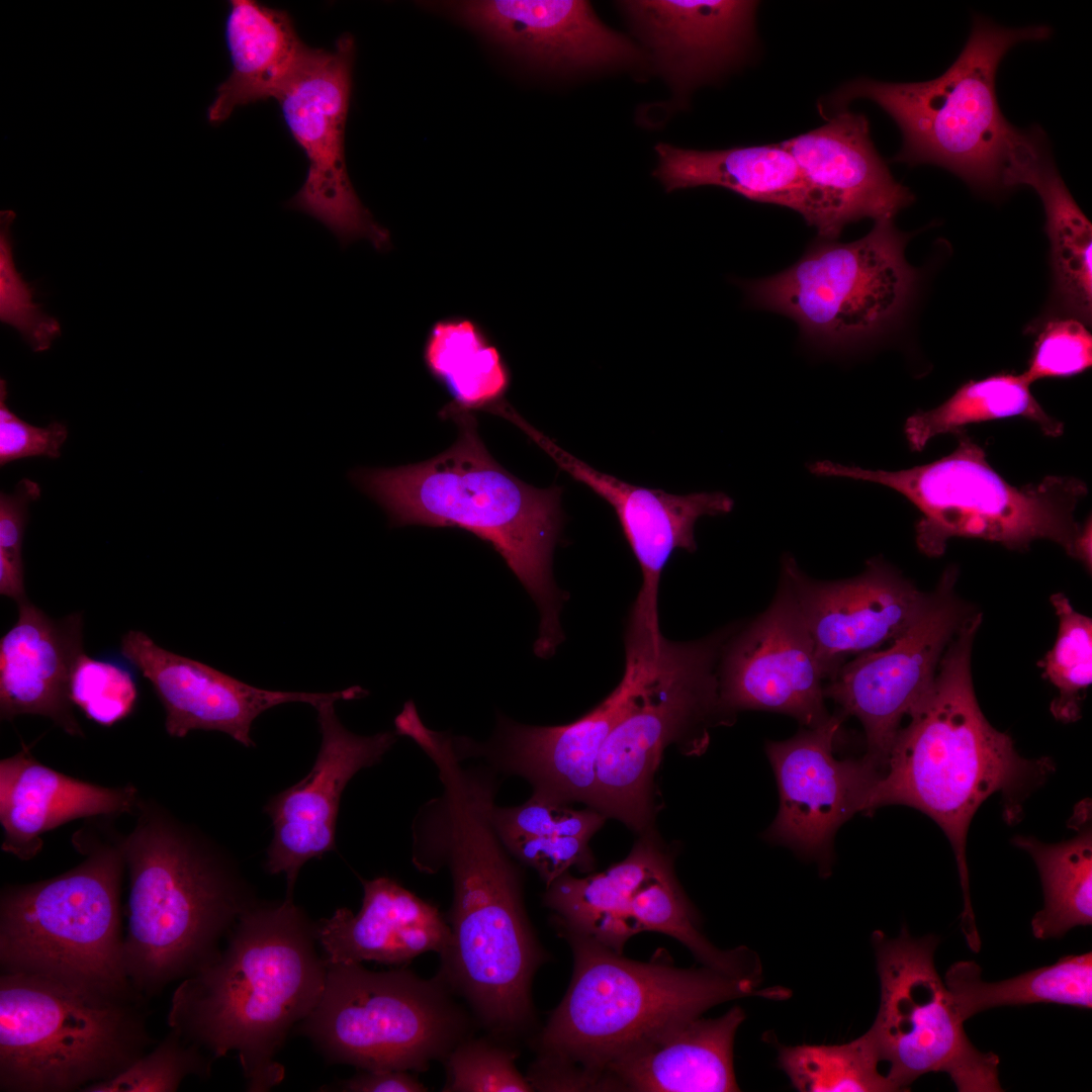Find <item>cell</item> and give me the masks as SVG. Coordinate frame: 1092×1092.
Wrapping results in <instances>:
<instances>
[{
	"instance_id": "obj_12",
	"label": "cell",
	"mask_w": 1092,
	"mask_h": 1092,
	"mask_svg": "<svg viewBox=\"0 0 1092 1092\" xmlns=\"http://www.w3.org/2000/svg\"><path fill=\"white\" fill-rule=\"evenodd\" d=\"M327 966L321 998L298 1030L330 1063L426 1072L471 1035V1017L438 976Z\"/></svg>"
},
{
	"instance_id": "obj_16",
	"label": "cell",
	"mask_w": 1092,
	"mask_h": 1092,
	"mask_svg": "<svg viewBox=\"0 0 1092 1092\" xmlns=\"http://www.w3.org/2000/svg\"><path fill=\"white\" fill-rule=\"evenodd\" d=\"M354 56L355 43L349 34L342 35L331 51L311 49L275 98L308 162L301 187L285 206L321 222L342 248L365 240L385 252L391 247L389 233L362 203L346 164Z\"/></svg>"
},
{
	"instance_id": "obj_19",
	"label": "cell",
	"mask_w": 1092,
	"mask_h": 1092,
	"mask_svg": "<svg viewBox=\"0 0 1092 1092\" xmlns=\"http://www.w3.org/2000/svg\"><path fill=\"white\" fill-rule=\"evenodd\" d=\"M844 719L839 713L830 715L818 726L765 745L780 803L764 837L816 860L825 874L832 862L836 831L864 811L870 792L883 775L864 756H835Z\"/></svg>"
},
{
	"instance_id": "obj_1",
	"label": "cell",
	"mask_w": 1092,
	"mask_h": 1092,
	"mask_svg": "<svg viewBox=\"0 0 1092 1092\" xmlns=\"http://www.w3.org/2000/svg\"><path fill=\"white\" fill-rule=\"evenodd\" d=\"M496 791L480 778L447 779L417 826L415 854L422 871L444 864L452 878L437 976L504 1040L530 1026L532 979L546 957L525 911L521 871L491 821Z\"/></svg>"
},
{
	"instance_id": "obj_49",
	"label": "cell",
	"mask_w": 1092,
	"mask_h": 1092,
	"mask_svg": "<svg viewBox=\"0 0 1092 1092\" xmlns=\"http://www.w3.org/2000/svg\"><path fill=\"white\" fill-rule=\"evenodd\" d=\"M7 385L0 380V464L23 458L46 456L57 459L68 438L67 427L57 421L35 427L19 419L6 403Z\"/></svg>"
},
{
	"instance_id": "obj_37",
	"label": "cell",
	"mask_w": 1092,
	"mask_h": 1092,
	"mask_svg": "<svg viewBox=\"0 0 1092 1092\" xmlns=\"http://www.w3.org/2000/svg\"><path fill=\"white\" fill-rule=\"evenodd\" d=\"M1021 374L1002 373L962 385L947 400L927 412H917L905 423L910 448L921 451L934 437L959 433L970 424L1021 417L1035 423L1050 437L1064 425L1048 415L1032 395Z\"/></svg>"
},
{
	"instance_id": "obj_47",
	"label": "cell",
	"mask_w": 1092,
	"mask_h": 1092,
	"mask_svg": "<svg viewBox=\"0 0 1092 1092\" xmlns=\"http://www.w3.org/2000/svg\"><path fill=\"white\" fill-rule=\"evenodd\" d=\"M39 497L38 483L28 478L21 479L14 492L0 494V594L17 604L27 600L21 550L28 506Z\"/></svg>"
},
{
	"instance_id": "obj_30",
	"label": "cell",
	"mask_w": 1092,
	"mask_h": 1092,
	"mask_svg": "<svg viewBox=\"0 0 1092 1092\" xmlns=\"http://www.w3.org/2000/svg\"><path fill=\"white\" fill-rule=\"evenodd\" d=\"M140 797L132 784L105 787L58 771L22 743L0 761L1 849L30 860L41 851L46 832L76 819L132 814Z\"/></svg>"
},
{
	"instance_id": "obj_17",
	"label": "cell",
	"mask_w": 1092,
	"mask_h": 1092,
	"mask_svg": "<svg viewBox=\"0 0 1092 1092\" xmlns=\"http://www.w3.org/2000/svg\"><path fill=\"white\" fill-rule=\"evenodd\" d=\"M946 570L912 625L885 648L845 661L824 685V696L844 718L855 717L866 735L863 755L882 774L901 722L931 687L949 642L973 612Z\"/></svg>"
},
{
	"instance_id": "obj_34",
	"label": "cell",
	"mask_w": 1092,
	"mask_h": 1092,
	"mask_svg": "<svg viewBox=\"0 0 1092 1092\" xmlns=\"http://www.w3.org/2000/svg\"><path fill=\"white\" fill-rule=\"evenodd\" d=\"M654 175L666 191L702 185L727 188L750 200L811 213L809 189L792 155L780 144L698 151L659 144Z\"/></svg>"
},
{
	"instance_id": "obj_29",
	"label": "cell",
	"mask_w": 1092,
	"mask_h": 1092,
	"mask_svg": "<svg viewBox=\"0 0 1092 1092\" xmlns=\"http://www.w3.org/2000/svg\"><path fill=\"white\" fill-rule=\"evenodd\" d=\"M0 640V717H48L67 734L84 737L70 699V678L82 644V616L53 620L28 600Z\"/></svg>"
},
{
	"instance_id": "obj_43",
	"label": "cell",
	"mask_w": 1092,
	"mask_h": 1092,
	"mask_svg": "<svg viewBox=\"0 0 1092 1092\" xmlns=\"http://www.w3.org/2000/svg\"><path fill=\"white\" fill-rule=\"evenodd\" d=\"M70 699L85 716L102 726L126 718L138 698L132 673L122 664L82 652L72 670Z\"/></svg>"
},
{
	"instance_id": "obj_36",
	"label": "cell",
	"mask_w": 1092,
	"mask_h": 1092,
	"mask_svg": "<svg viewBox=\"0 0 1092 1092\" xmlns=\"http://www.w3.org/2000/svg\"><path fill=\"white\" fill-rule=\"evenodd\" d=\"M944 983L964 1022L999 1006L1058 1003L1091 1009L1092 952L1066 956L1054 965L999 982L983 981L978 964L960 961L948 968Z\"/></svg>"
},
{
	"instance_id": "obj_48",
	"label": "cell",
	"mask_w": 1092,
	"mask_h": 1092,
	"mask_svg": "<svg viewBox=\"0 0 1092 1092\" xmlns=\"http://www.w3.org/2000/svg\"><path fill=\"white\" fill-rule=\"evenodd\" d=\"M513 857L534 869L546 886L576 868L588 872L594 857L589 839L575 836H529L502 840Z\"/></svg>"
},
{
	"instance_id": "obj_26",
	"label": "cell",
	"mask_w": 1092,
	"mask_h": 1092,
	"mask_svg": "<svg viewBox=\"0 0 1092 1092\" xmlns=\"http://www.w3.org/2000/svg\"><path fill=\"white\" fill-rule=\"evenodd\" d=\"M626 655L623 676L613 692L579 719L559 726H530L499 716L485 745L465 739L468 755L484 756L496 771L517 775L533 794L560 803L589 806L600 750L627 710L638 680V664Z\"/></svg>"
},
{
	"instance_id": "obj_32",
	"label": "cell",
	"mask_w": 1092,
	"mask_h": 1092,
	"mask_svg": "<svg viewBox=\"0 0 1092 1092\" xmlns=\"http://www.w3.org/2000/svg\"><path fill=\"white\" fill-rule=\"evenodd\" d=\"M1004 188L1029 186L1045 212L1056 293L1080 321L1091 320L1092 225L1059 174L1046 135L1021 129L1003 178Z\"/></svg>"
},
{
	"instance_id": "obj_31",
	"label": "cell",
	"mask_w": 1092,
	"mask_h": 1092,
	"mask_svg": "<svg viewBox=\"0 0 1092 1092\" xmlns=\"http://www.w3.org/2000/svg\"><path fill=\"white\" fill-rule=\"evenodd\" d=\"M362 906L357 914L338 908L315 926L327 965L377 962L401 966L417 957L441 954L450 927L438 907L395 880L378 877L362 881Z\"/></svg>"
},
{
	"instance_id": "obj_24",
	"label": "cell",
	"mask_w": 1092,
	"mask_h": 1092,
	"mask_svg": "<svg viewBox=\"0 0 1092 1092\" xmlns=\"http://www.w3.org/2000/svg\"><path fill=\"white\" fill-rule=\"evenodd\" d=\"M334 701L318 705L322 742L309 774L274 796L264 807L273 824L266 870L283 873L287 899H292L301 867L335 849L342 793L362 768L378 763L396 741V733L360 736L347 730L335 713Z\"/></svg>"
},
{
	"instance_id": "obj_46",
	"label": "cell",
	"mask_w": 1092,
	"mask_h": 1092,
	"mask_svg": "<svg viewBox=\"0 0 1092 1092\" xmlns=\"http://www.w3.org/2000/svg\"><path fill=\"white\" fill-rule=\"evenodd\" d=\"M1092 365V336L1076 318L1053 320L1040 331L1021 375L1031 384L1043 378L1071 377Z\"/></svg>"
},
{
	"instance_id": "obj_20",
	"label": "cell",
	"mask_w": 1092,
	"mask_h": 1092,
	"mask_svg": "<svg viewBox=\"0 0 1092 1092\" xmlns=\"http://www.w3.org/2000/svg\"><path fill=\"white\" fill-rule=\"evenodd\" d=\"M503 418L528 435L560 469L586 485L613 508L642 573V584L628 623L653 633L660 632L658 586L667 561L676 549L696 551V522L704 516L731 512L733 499L721 491L673 494L628 483L597 470L563 450L512 406L505 411Z\"/></svg>"
},
{
	"instance_id": "obj_8",
	"label": "cell",
	"mask_w": 1092,
	"mask_h": 1092,
	"mask_svg": "<svg viewBox=\"0 0 1092 1092\" xmlns=\"http://www.w3.org/2000/svg\"><path fill=\"white\" fill-rule=\"evenodd\" d=\"M1051 33L1046 25L1006 28L975 16L965 48L939 77L916 83L855 79L839 87L827 105L839 111L854 99H870L901 130L903 145L894 161L940 166L975 190L994 193L1004 189L1017 131L997 101L998 66L1015 44Z\"/></svg>"
},
{
	"instance_id": "obj_50",
	"label": "cell",
	"mask_w": 1092,
	"mask_h": 1092,
	"mask_svg": "<svg viewBox=\"0 0 1092 1092\" xmlns=\"http://www.w3.org/2000/svg\"><path fill=\"white\" fill-rule=\"evenodd\" d=\"M339 1090L347 1092H426L428 1088L408 1071H363L342 1081Z\"/></svg>"
},
{
	"instance_id": "obj_13",
	"label": "cell",
	"mask_w": 1092,
	"mask_h": 1092,
	"mask_svg": "<svg viewBox=\"0 0 1092 1092\" xmlns=\"http://www.w3.org/2000/svg\"><path fill=\"white\" fill-rule=\"evenodd\" d=\"M907 239L893 219L876 220L854 242L820 239L788 269L744 283L748 301L794 320L818 349L859 348L890 329L910 302L917 273L904 256Z\"/></svg>"
},
{
	"instance_id": "obj_6",
	"label": "cell",
	"mask_w": 1092,
	"mask_h": 1092,
	"mask_svg": "<svg viewBox=\"0 0 1092 1092\" xmlns=\"http://www.w3.org/2000/svg\"><path fill=\"white\" fill-rule=\"evenodd\" d=\"M133 814L123 953L130 984L149 998L212 959L252 903L229 863L158 801L141 796Z\"/></svg>"
},
{
	"instance_id": "obj_39",
	"label": "cell",
	"mask_w": 1092,
	"mask_h": 1092,
	"mask_svg": "<svg viewBox=\"0 0 1092 1092\" xmlns=\"http://www.w3.org/2000/svg\"><path fill=\"white\" fill-rule=\"evenodd\" d=\"M780 1068L802 1092L898 1091L878 1070L881 1062L869 1030L841 1044H800L779 1049Z\"/></svg>"
},
{
	"instance_id": "obj_5",
	"label": "cell",
	"mask_w": 1092,
	"mask_h": 1092,
	"mask_svg": "<svg viewBox=\"0 0 1092 1092\" xmlns=\"http://www.w3.org/2000/svg\"><path fill=\"white\" fill-rule=\"evenodd\" d=\"M560 934L571 946L573 973L535 1039L538 1056L526 1076L534 1090H596L613 1060L659 1030L729 1000H780L790 993L782 987L759 989L758 980L706 966L629 960L580 934Z\"/></svg>"
},
{
	"instance_id": "obj_4",
	"label": "cell",
	"mask_w": 1092,
	"mask_h": 1092,
	"mask_svg": "<svg viewBox=\"0 0 1092 1092\" xmlns=\"http://www.w3.org/2000/svg\"><path fill=\"white\" fill-rule=\"evenodd\" d=\"M314 924L292 899L252 904L225 946L172 994L169 1028L214 1060L236 1051L249 1091H269L283 1080L275 1057L323 993L328 966Z\"/></svg>"
},
{
	"instance_id": "obj_51",
	"label": "cell",
	"mask_w": 1092,
	"mask_h": 1092,
	"mask_svg": "<svg viewBox=\"0 0 1092 1092\" xmlns=\"http://www.w3.org/2000/svg\"><path fill=\"white\" fill-rule=\"evenodd\" d=\"M1091 542H1092V525L1091 519H1089L1081 527V531L1074 544V548L1071 557L1078 559L1089 570L1092 565L1091 556Z\"/></svg>"
},
{
	"instance_id": "obj_9",
	"label": "cell",
	"mask_w": 1092,
	"mask_h": 1092,
	"mask_svg": "<svg viewBox=\"0 0 1092 1092\" xmlns=\"http://www.w3.org/2000/svg\"><path fill=\"white\" fill-rule=\"evenodd\" d=\"M145 999L1 973L0 1090L82 1091L116 1076L155 1043Z\"/></svg>"
},
{
	"instance_id": "obj_45",
	"label": "cell",
	"mask_w": 1092,
	"mask_h": 1092,
	"mask_svg": "<svg viewBox=\"0 0 1092 1092\" xmlns=\"http://www.w3.org/2000/svg\"><path fill=\"white\" fill-rule=\"evenodd\" d=\"M606 816L594 808L575 810L532 794L522 805L493 806L491 821L502 840L529 836H575L590 839L603 826Z\"/></svg>"
},
{
	"instance_id": "obj_10",
	"label": "cell",
	"mask_w": 1092,
	"mask_h": 1092,
	"mask_svg": "<svg viewBox=\"0 0 1092 1092\" xmlns=\"http://www.w3.org/2000/svg\"><path fill=\"white\" fill-rule=\"evenodd\" d=\"M734 625L686 642L626 645L638 680L622 717L604 742L588 807L644 833L654 818L653 780L664 749L702 751L709 728L729 724L719 703L718 663Z\"/></svg>"
},
{
	"instance_id": "obj_7",
	"label": "cell",
	"mask_w": 1092,
	"mask_h": 1092,
	"mask_svg": "<svg viewBox=\"0 0 1092 1092\" xmlns=\"http://www.w3.org/2000/svg\"><path fill=\"white\" fill-rule=\"evenodd\" d=\"M113 819L89 818L73 833L72 844L83 856L74 868L46 880L3 886L2 973L46 976L113 995L139 993L124 965V834Z\"/></svg>"
},
{
	"instance_id": "obj_41",
	"label": "cell",
	"mask_w": 1092,
	"mask_h": 1092,
	"mask_svg": "<svg viewBox=\"0 0 1092 1092\" xmlns=\"http://www.w3.org/2000/svg\"><path fill=\"white\" fill-rule=\"evenodd\" d=\"M214 1059L170 1029L148 1054L111 1079L90 1084L83 1092H175L190 1076L207 1077Z\"/></svg>"
},
{
	"instance_id": "obj_33",
	"label": "cell",
	"mask_w": 1092,
	"mask_h": 1092,
	"mask_svg": "<svg viewBox=\"0 0 1092 1092\" xmlns=\"http://www.w3.org/2000/svg\"><path fill=\"white\" fill-rule=\"evenodd\" d=\"M225 41L232 71L208 106L212 124L224 121L237 107L275 99L311 51L288 13L252 0L230 1Z\"/></svg>"
},
{
	"instance_id": "obj_25",
	"label": "cell",
	"mask_w": 1092,
	"mask_h": 1092,
	"mask_svg": "<svg viewBox=\"0 0 1092 1092\" xmlns=\"http://www.w3.org/2000/svg\"><path fill=\"white\" fill-rule=\"evenodd\" d=\"M443 9L527 63L554 72L629 67L640 51L580 0H469Z\"/></svg>"
},
{
	"instance_id": "obj_21",
	"label": "cell",
	"mask_w": 1092,
	"mask_h": 1092,
	"mask_svg": "<svg viewBox=\"0 0 1092 1092\" xmlns=\"http://www.w3.org/2000/svg\"><path fill=\"white\" fill-rule=\"evenodd\" d=\"M780 576L792 588L827 680L848 657L898 638L921 614L929 596L880 557L868 560L853 577L818 580L786 554Z\"/></svg>"
},
{
	"instance_id": "obj_28",
	"label": "cell",
	"mask_w": 1092,
	"mask_h": 1092,
	"mask_svg": "<svg viewBox=\"0 0 1092 1092\" xmlns=\"http://www.w3.org/2000/svg\"><path fill=\"white\" fill-rule=\"evenodd\" d=\"M745 1013L734 1006L717 1018L671 1024L613 1060L596 1090L639 1092L739 1091L733 1043Z\"/></svg>"
},
{
	"instance_id": "obj_11",
	"label": "cell",
	"mask_w": 1092,
	"mask_h": 1092,
	"mask_svg": "<svg viewBox=\"0 0 1092 1092\" xmlns=\"http://www.w3.org/2000/svg\"><path fill=\"white\" fill-rule=\"evenodd\" d=\"M957 448L928 464L899 471L871 470L829 460L809 465L812 474L878 483L904 495L921 513L916 544L929 557L943 554L953 537L983 539L1012 550L1048 539L1071 556L1082 525L1074 512L1087 485L1072 476H1045L1016 487L998 474L985 450L965 432Z\"/></svg>"
},
{
	"instance_id": "obj_2",
	"label": "cell",
	"mask_w": 1092,
	"mask_h": 1092,
	"mask_svg": "<svg viewBox=\"0 0 1092 1092\" xmlns=\"http://www.w3.org/2000/svg\"><path fill=\"white\" fill-rule=\"evenodd\" d=\"M982 614H970L946 647L935 678L900 728L886 770L868 797L864 813L905 805L930 817L948 838L964 896L961 928L979 937L970 898L967 834L974 814L995 793L1005 817L1017 819L1021 803L1054 770L1046 758L1026 759L1012 738L994 728L978 704L971 658Z\"/></svg>"
},
{
	"instance_id": "obj_18",
	"label": "cell",
	"mask_w": 1092,
	"mask_h": 1092,
	"mask_svg": "<svg viewBox=\"0 0 1092 1092\" xmlns=\"http://www.w3.org/2000/svg\"><path fill=\"white\" fill-rule=\"evenodd\" d=\"M723 714L759 710L795 718L815 727L829 717L826 675L795 596L785 578L769 606L744 627L734 625L718 663Z\"/></svg>"
},
{
	"instance_id": "obj_3",
	"label": "cell",
	"mask_w": 1092,
	"mask_h": 1092,
	"mask_svg": "<svg viewBox=\"0 0 1092 1092\" xmlns=\"http://www.w3.org/2000/svg\"><path fill=\"white\" fill-rule=\"evenodd\" d=\"M458 427L456 441L435 457L395 467H355L347 478L386 514L390 527L458 528L488 543L506 561L540 612L537 656L563 641L559 615L566 595L555 584L552 557L564 522L562 488L522 481L488 452L472 412L444 406Z\"/></svg>"
},
{
	"instance_id": "obj_44",
	"label": "cell",
	"mask_w": 1092,
	"mask_h": 1092,
	"mask_svg": "<svg viewBox=\"0 0 1092 1092\" xmlns=\"http://www.w3.org/2000/svg\"><path fill=\"white\" fill-rule=\"evenodd\" d=\"M14 217L12 210L0 212V318L16 329L34 352H42L61 335V327L32 301L34 289L15 268L10 231Z\"/></svg>"
},
{
	"instance_id": "obj_22",
	"label": "cell",
	"mask_w": 1092,
	"mask_h": 1092,
	"mask_svg": "<svg viewBox=\"0 0 1092 1092\" xmlns=\"http://www.w3.org/2000/svg\"><path fill=\"white\" fill-rule=\"evenodd\" d=\"M120 651L151 682L165 709L166 732L177 738L194 730L219 731L251 747L254 720L271 708L293 702L316 708L327 701L358 699L368 694L360 687L333 693L256 688L205 663L166 650L135 630L122 636Z\"/></svg>"
},
{
	"instance_id": "obj_38",
	"label": "cell",
	"mask_w": 1092,
	"mask_h": 1092,
	"mask_svg": "<svg viewBox=\"0 0 1092 1092\" xmlns=\"http://www.w3.org/2000/svg\"><path fill=\"white\" fill-rule=\"evenodd\" d=\"M1014 845L1033 858L1042 884L1044 906L1031 920L1038 939L1058 938L1076 926L1092 924V833L1081 826L1073 838L1046 844L1016 836Z\"/></svg>"
},
{
	"instance_id": "obj_40",
	"label": "cell",
	"mask_w": 1092,
	"mask_h": 1092,
	"mask_svg": "<svg viewBox=\"0 0 1092 1092\" xmlns=\"http://www.w3.org/2000/svg\"><path fill=\"white\" fill-rule=\"evenodd\" d=\"M1050 601L1059 618V629L1053 648L1039 662L1043 676L1058 690L1051 704L1057 720L1074 722L1080 719L1082 701L1092 682V621L1074 609L1063 593L1054 594Z\"/></svg>"
},
{
	"instance_id": "obj_42",
	"label": "cell",
	"mask_w": 1092,
	"mask_h": 1092,
	"mask_svg": "<svg viewBox=\"0 0 1092 1092\" xmlns=\"http://www.w3.org/2000/svg\"><path fill=\"white\" fill-rule=\"evenodd\" d=\"M504 1040L473 1038L457 1043L444 1060L445 1092H529L526 1076L516 1066L518 1053Z\"/></svg>"
},
{
	"instance_id": "obj_14",
	"label": "cell",
	"mask_w": 1092,
	"mask_h": 1092,
	"mask_svg": "<svg viewBox=\"0 0 1092 1092\" xmlns=\"http://www.w3.org/2000/svg\"><path fill=\"white\" fill-rule=\"evenodd\" d=\"M938 942L933 934L915 938L906 927L895 938L873 932L881 1000L869 1032L889 1063L886 1076L898 1091L927 1073H946L960 1092L1003 1091L999 1057L972 1044L935 969Z\"/></svg>"
},
{
	"instance_id": "obj_27",
	"label": "cell",
	"mask_w": 1092,
	"mask_h": 1092,
	"mask_svg": "<svg viewBox=\"0 0 1092 1092\" xmlns=\"http://www.w3.org/2000/svg\"><path fill=\"white\" fill-rule=\"evenodd\" d=\"M620 6L657 71L680 94L735 67L753 44L754 1H623Z\"/></svg>"
},
{
	"instance_id": "obj_15",
	"label": "cell",
	"mask_w": 1092,
	"mask_h": 1092,
	"mask_svg": "<svg viewBox=\"0 0 1092 1092\" xmlns=\"http://www.w3.org/2000/svg\"><path fill=\"white\" fill-rule=\"evenodd\" d=\"M544 904L555 913L559 931H571L622 953L643 931L666 934L703 965L736 977L761 971L746 947L721 950L700 929L696 911L674 875L670 853L644 832L623 860L582 878L565 873L547 886Z\"/></svg>"
},
{
	"instance_id": "obj_35",
	"label": "cell",
	"mask_w": 1092,
	"mask_h": 1092,
	"mask_svg": "<svg viewBox=\"0 0 1092 1092\" xmlns=\"http://www.w3.org/2000/svg\"><path fill=\"white\" fill-rule=\"evenodd\" d=\"M423 359L429 374L452 399L446 406L489 412L506 400L510 367L476 321L460 315L436 321L426 337Z\"/></svg>"
},
{
	"instance_id": "obj_23",
	"label": "cell",
	"mask_w": 1092,
	"mask_h": 1092,
	"mask_svg": "<svg viewBox=\"0 0 1092 1092\" xmlns=\"http://www.w3.org/2000/svg\"><path fill=\"white\" fill-rule=\"evenodd\" d=\"M780 145L804 175L811 200L807 222L820 239L836 240L846 224L864 217L893 219L914 200L877 152L861 113L836 111L825 124Z\"/></svg>"
}]
</instances>
